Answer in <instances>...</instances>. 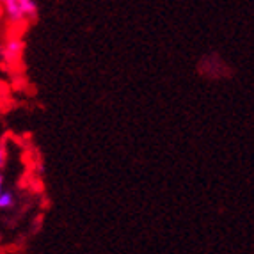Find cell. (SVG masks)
<instances>
[{
	"instance_id": "cell-1",
	"label": "cell",
	"mask_w": 254,
	"mask_h": 254,
	"mask_svg": "<svg viewBox=\"0 0 254 254\" xmlns=\"http://www.w3.org/2000/svg\"><path fill=\"white\" fill-rule=\"evenodd\" d=\"M21 50H23V41L21 38H9L4 45V59L9 63H14V61L20 59Z\"/></svg>"
},
{
	"instance_id": "cell-2",
	"label": "cell",
	"mask_w": 254,
	"mask_h": 254,
	"mask_svg": "<svg viewBox=\"0 0 254 254\" xmlns=\"http://www.w3.org/2000/svg\"><path fill=\"white\" fill-rule=\"evenodd\" d=\"M2 9H4L5 16L11 23H21V21H25L23 14H21V9H20V2L18 0H4L2 2Z\"/></svg>"
},
{
	"instance_id": "cell-3",
	"label": "cell",
	"mask_w": 254,
	"mask_h": 254,
	"mask_svg": "<svg viewBox=\"0 0 254 254\" xmlns=\"http://www.w3.org/2000/svg\"><path fill=\"white\" fill-rule=\"evenodd\" d=\"M18 2H20L21 14H23L25 20L36 18V14H38V4H36L34 0H18Z\"/></svg>"
},
{
	"instance_id": "cell-4",
	"label": "cell",
	"mask_w": 254,
	"mask_h": 254,
	"mask_svg": "<svg viewBox=\"0 0 254 254\" xmlns=\"http://www.w3.org/2000/svg\"><path fill=\"white\" fill-rule=\"evenodd\" d=\"M14 204V197L11 192H2L0 194V208L4 210V208H11Z\"/></svg>"
},
{
	"instance_id": "cell-5",
	"label": "cell",
	"mask_w": 254,
	"mask_h": 254,
	"mask_svg": "<svg viewBox=\"0 0 254 254\" xmlns=\"http://www.w3.org/2000/svg\"><path fill=\"white\" fill-rule=\"evenodd\" d=\"M4 164H5V149L0 148V169L4 167Z\"/></svg>"
},
{
	"instance_id": "cell-6",
	"label": "cell",
	"mask_w": 254,
	"mask_h": 254,
	"mask_svg": "<svg viewBox=\"0 0 254 254\" xmlns=\"http://www.w3.org/2000/svg\"><path fill=\"white\" fill-rule=\"evenodd\" d=\"M2 187H4V178H2V174H0V194H2Z\"/></svg>"
}]
</instances>
